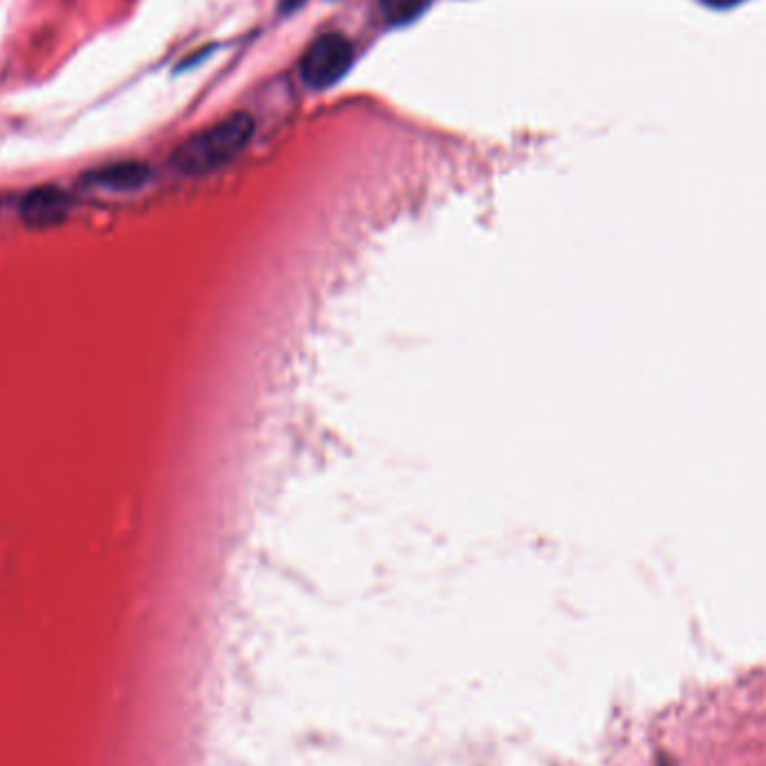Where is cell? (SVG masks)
<instances>
[{"mask_svg":"<svg viewBox=\"0 0 766 766\" xmlns=\"http://www.w3.org/2000/svg\"><path fill=\"white\" fill-rule=\"evenodd\" d=\"M149 179L151 168L142 162H117L86 175V184L101 190H112V194H131V190L142 188Z\"/></svg>","mask_w":766,"mask_h":766,"instance_id":"cell-4","label":"cell"},{"mask_svg":"<svg viewBox=\"0 0 766 766\" xmlns=\"http://www.w3.org/2000/svg\"><path fill=\"white\" fill-rule=\"evenodd\" d=\"M701 3H707L709 8L726 10V8H733V6H740V3H744V0H701Z\"/></svg>","mask_w":766,"mask_h":766,"instance_id":"cell-6","label":"cell"},{"mask_svg":"<svg viewBox=\"0 0 766 766\" xmlns=\"http://www.w3.org/2000/svg\"><path fill=\"white\" fill-rule=\"evenodd\" d=\"M73 196L58 186H41L21 200V218L28 227L50 229L61 225L73 211Z\"/></svg>","mask_w":766,"mask_h":766,"instance_id":"cell-3","label":"cell"},{"mask_svg":"<svg viewBox=\"0 0 766 766\" xmlns=\"http://www.w3.org/2000/svg\"><path fill=\"white\" fill-rule=\"evenodd\" d=\"M430 3L433 0H379V8L383 21L393 28H400L417 21L430 8Z\"/></svg>","mask_w":766,"mask_h":766,"instance_id":"cell-5","label":"cell"},{"mask_svg":"<svg viewBox=\"0 0 766 766\" xmlns=\"http://www.w3.org/2000/svg\"><path fill=\"white\" fill-rule=\"evenodd\" d=\"M303 3H305V0H281V12H283V14H292V12H296Z\"/></svg>","mask_w":766,"mask_h":766,"instance_id":"cell-7","label":"cell"},{"mask_svg":"<svg viewBox=\"0 0 766 766\" xmlns=\"http://www.w3.org/2000/svg\"><path fill=\"white\" fill-rule=\"evenodd\" d=\"M253 131V117L247 112H236L177 146L171 155V166L184 177L214 173L236 160L249 146Z\"/></svg>","mask_w":766,"mask_h":766,"instance_id":"cell-1","label":"cell"},{"mask_svg":"<svg viewBox=\"0 0 766 766\" xmlns=\"http://www.w3.org/2000/svg\"><path fill=\"white\" fill-rule=\"evenodd\" d=\"M354 45L339 32L318 36L300 58V77L311 90L337 86L352 68Z\"/></svg>","mask_w":766,"mask_h":766,"instance_id":"cell-2","label":"cell"}]
</instances>
